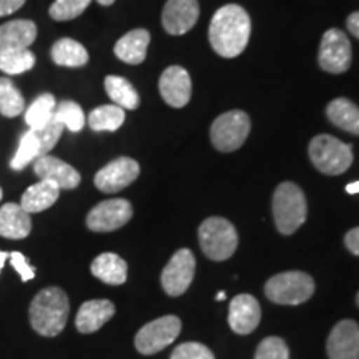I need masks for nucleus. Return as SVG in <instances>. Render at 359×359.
Instances as JSON below:
<instances>
[{"mask_svg": "<svg viewBox=\"0 0 359 359\" xmlns=\"http://www.w3.org/2000/svg\"><path fill=\"white\" fill-rule=\"evenodd\" d=\"M55 97L52 93H43L30 103L29 109L24 111L25 123L29 130H39L47 125L55 114Z\"/></svg>", "mask_w": 359, "mask_h": 359, "instance_id": "27", "label": "nucleus"}, {"mask_svg": "<svg viewBox=\"0 0 359 359\" xmlns=\"http://www.w3.org/2000/svg\"><path fill=\"white\" fill-rule=\"evenodd\" d=\"M39 156H42V154H40V142L34 130H29V132L22 135L17 154L11 160V167L15 172H20L27 165L34 163Z\"/></svg>", "mask_w": 359, "mask_h": 359, "instance_id": "30", "label": "nucleus"}, {"mask_svg": "<svg viewBox=\"0 0 359 359\" xmlns=\"http://www.w3.org/2000/svg\"><path fill=\"white\" fill-rule=\"evenodd\" d=\"M35 65V55L29 48L25 50L0 52V70L7 75H20L32 70Z\"/></svg>", "mask_w": 359, "mask_h": 359, "instance_id": "31", "label": "nucleus"}, {"mask_svg": "<svg viewBox=\"0 0 359 359\" xmlns=\"http://www.w3.org/2000/svg\"><path fill=\"white\" fill-rule=\"evenodd\" d=\"M251 20L243 7L228 4L218 8L210 24L208 37L213 50L224 58L238 57L248 45Z\"/></svg>", "mask_w": 359, "mask_h": 359, "instance_id": "1", "label": "nucleus"}, {"mask_svg": "<svg viewBox=\"0 0 359 359\" xmlns=\"http://www.w3.org/2000/svg\"><path fill=\"white\" fill-rule=\"evenodd\" d=\"M309 158L325 175H343L353 165V148L331 135H318L309 143Z\"/></svg>", "mask_w": 359, "mask_h": 359, "instance_id": "5", "label": "nucleus"}, {"mask_svg": "<svg viewBox=\"0 0 359 359\" xmlns=\"http://www.w3.org/2000/svg\"><path fill=\"white\" fill-rule=\"evenodd\" d=\"M348 29L354 37L359 39V12H353L351 15L348 17Z\"/></svg>", "mask_w": 359, "mask_h": 359, "instance_id": "40", "label": "nucleus"}, {"mask_svg": "<svg viewBox=\"0 0 359 359\" xmlns=\"http://www.w3.org/2000/svg\"><path fill=\"white\" fill-rule=\"evenodd\" d=\"M255 359H290V349L281 338L269 336L258 344Z\"/></svg>", "mask_w": 359, "mask_h": 359, "instance_id": "34", "label": "nucleus"}, {"mask_svg": "<svg viewBox=\"0 0 359 359\" xmlns=\"http://www.w3.org/2000/svg\"><path fill=\"white\" fill-rule=\"evenodd\" d=\"M344 245H346V248L351 251L353 255L359 257V226L353 228V230H349L346 233V236H344Z\"/></svg>", "mask_w": 359, "mask_h": 359, "instance_id": "38", "label": "nucleus"}, {"mask_svg": "<svg viewBox=\"0 0 359 359\" xmlns=\"http://www.w3.org/2000/svg\"><path fill=\"white\" fill-rule=\"evenodd\" d=\"M34 132H35V135H37V138L40 142V154H42V156H43L57 145L58 140H60L62 132H64V127H62V125L58 123L55 118H52L50 122L45 125V127L34 130Z\"/></svg>", "mask_w": 359, "mask_h": 359, "instance_id": "35", "label": "nucleus"}, {"mask_svg": "<svg viewBox=\"0 0 359 359\" xmlns=\"http://www.w3.org/2000/svg\"><path fill=\"white\" fill-rule=\"evenodd\" d=\"M308 203L302 188L291 182H283L273 195V218L281 235H293L306 222Z\"/></svg>", "mask_w": 359, "mask_h": 359, "instance_id": "3", "label": "nucleus"}, {"mask_svg": "<svg viewBox=\"0 0 359 359\" xmlns=\"http://www.w3.org/2000/svg\"><path fill=\"white\" fill-rule=\"evenodd\" d=\"M25 111V98L11 79H0V114L15 118Z\"/></svg>", "mask_w": 359, "mask_h": 359, "instance_id": "29", "label": "nucleus"}, {"mask_svg": "<svg viewBox=\"0 0 359 359\" xmlns=\"http://www.w3.org/2000/svg\"><path fill=\"white\" fill-rule=\"evenodd\" d=\"M0 200H2V188H0Z\"/></svg>", "mask_w": 359, "mask_h": 359, "instance_id": "46", "label": "nucleus"}, {"mask_svg": "<svg viewBox=\"0 0 359 359\" xmlns=\"http://www.w3.org/2000/svg\"><path fill=\"white\" fill-rule=\"evenodd\" d=\"M8 255H11V253H7V251H0V271H2L4 264H6Z\"/></svg>", "mask_w": 359, "mask_h": 359, "instance_id": "42", "label": "nucleus"}, {"mask_svg": "<svg viewBox=\"0 0 359 359\" xmlns=\"http://www.w3.org/2000/svg\"><path fill=\"white\" fill-rule=\"evenodd\" d=\"M140 175V165L128 156H120L95 175V187L103 193H118L132 185Z\"/></svg>", "mask_w": 359, "mask_h": 359, "instance_id": "12", "label": "nucleus"}, {"mask_svg": "<svg viewBox=\"0 0 359 359\" xmlns=\"http://www.w3.org/2000/svg\"><path fill=\"white\" fill-rule=\"evenodd\" d=\"M133 217V206L128 200H105L90 210L87 226L92 231L109 233L127 224Z\"/></svg>", "mask_w": 359, "mask_h": 359, "instance_id": "10", "label": "nucleus"}, {"mask_svg": "<svg viewBox=\"0 0 359 359\" xmlns=\"http://www.w3.org/2000/svg\"><path fill=\"white\" fill-rule=\"evenodd\" d=\"M251 122L248 114L241 110H231L219 115L212 125V143L217 150L230 154L240 148L248 138Z\"/></svg>", "mask_w": 359, "mask_h": 359, "instance_id": "7", "label": "nucleus"}, {"mask_svg": "<svg viewBox=\"0 0 359 359\" xmlns=\"http://www.w3.org/2000/svg\"><path fill=\"white\" fill-rule=\"evenodd\" d=\"M200 248L206 258L224 262L231 258L238 248V233L228 219L212 217L200 224Z\"/></svg>", "mask_w": 359, "mask_h": 359, "instance_id": "4", "label": "nucleus"}, {"mask_svg": "<svg viewBox=\"0 0 359 359\" xmlns=\"http://www.w3.org/2000/svg\"><path fill=\"white\" fill-rule=\"evenodd\" d=\"M90 2L92 0H55L48 8V13L57 22L74 20L79 15H82L85 8L90 6Z\"/></svg>", "mask_w": 359, "mask_h": 359, "instance_id": "33", "label": "nucleus"}, {"mask_svg": "<svg viewBox=\"0 0 359 359\" xmlns=\"http://www.w3.org/2000/svg\"><path fill=\"white\" fill-rule=\"evenodd\" d=\"M200 17L196 0H168L161 12V22L170 35H183L195 27Z\"/></svg>", "mask_w": 359, "mask_h": 359, "instance_id": "14", "label": "nucleus"}, {"mask_svg": "<svg viewBox=\"0 0 359 359\" xmlns=\"http://www.w3.org/2000/svg\"><path fill=\"white\" fill-rule=\"evenodd\" d=\"M32 230L30 213L20 205L6 203L0 208V236L8 240H24Z\"/></svg>", "mask_w": 359, "mask_h": 359, "instance_id": "20", "label": "nucleus"}, {"mask_svg": "<svg viewBox=\"0 0 359 359\" xmlns=\"http://www.w3.org/2000/svg\"><path fill=\"white\" fill-rule=\"evenodd\" d=\"M170 359H215V354L210 348L201 343H183L173 349Z\"/></svg>", "mask_w": 359, "mask_h": 359, "instance_id": "36", "label": "nucleus"}, {"mask_svg": "<svg viewBox=\"0 0 359 359\" xmlns=\"http://www.w3.org/2000/svg\"><path fill=\"white\" fill-rule=\"evenodd\" d=\"M34 172L40 180L55 183L60 190H74L80 185L82 177L72 165L52 155L39 156L34 161Z\"/></svg>", "mask_w": 359, "mask_h": 359, "instance_id": "16", "label": "nucleus"}, {"mask_svg": "<svg viewBox=\"0 0 359 359\" xmlns=\"http://www.w3.org/2000/svg\"><path fill=\"white\" fill-rule=\"evenodd\" d=\"M115 314V304L109 299H92L85 302L77 313L75 326L80 333H95Z\"/></svg>", "mask_w": 359, "mask_h": 359, "instance_id": "19", "label": "nucleus"}, {"mask_svg": "<svg viewBox=\"0 0 359 359\" xmlns=\"http://www.w3.org/2000/svg\"><path fill=\"white\" fill-rule=\"evenodd\" d=\"M196 262L188 248L178 250L161 273V286L170 296H182L195 278Z\"/></svg>", "mask_w": 359, "mask_h": 359, "instance_id": "11", "label": "nucleus"}, {"mask_svg": "<svg viewBox=\"0 0 359 359\" xmlns=\"http://www.w3.org/2000/svg\"><path fill=\"white\" fill-rule=\"evenodd\" d=\"M53 118L57 120L58 123L64 128H69L70 132L77 133L85 127V114L82 107L79 103L65 100L58 103L55 107V114H53Z\"/></svg>", "mask_w": 359, "mask_h": 359, "instance_id": "32", "label": "nucleus"}, {"mask_svg": "<svg viewBox=\"0 0 359 359\" xmlns=\"http://www.w3.org/2000/svg\"><path fill=\"white\" fill-rule=\"evenodd\" d=\"M69 311L70 303L65 291L50 286L40 291L30 303V325L39 334L53 338L64 331L69 320Z\"/></svg>", "mask_w": 359, "mask_h": 359, "instance_id": "2", "label": "nucleus"}, {"mask_svg": "<svg viewBox=\"0 0 359 359\" xmlns=\"http://www.w3.org/2000/svg\"><path fill=\"white\" fill-rule=\"evenodd\" d=\"M92 275L107 285L118 286L127 281V262L115 253H102L93 259Z\"/></svg>", "mask_w": 359, "mask_h": 359, "instance_id": "22", "label": "nucleus"}, {"mask_svg": "<svg viewBox=\"0 0 359 359\" xmlns=\"http://www.w3.org/2000/svg\"><path fill=\"white\" fill-rule=\"evenodd\" d=\"M160 95L173 109H183L191 98L190 74L180 65H172L160 77Z\"/></svg>", "mask_w": 359, "mask_h": 359, "instance_id": "15", "label": "nucleus"}, {"mask_svg": "<svg viewBox=\"0 0 359 359\" xmlns=\"http://www.w3.org/2000/svg\"><path fill=\"white\" fill-rule=\"evenodd\" d=\"M330 122L344 132L359 135V109L348 98H334L326 107Z\"/></svg>", "mask_w": 359, "mask_h": 359, "instance_id": "24", "label": "nucleus"}, {"mask_svg": "<svg viewBox=\"0 0 359 359\" xmlns=\"http://www.w3.org/2000/svg\"><path fill=\"white\" fill-rule=\"evenodd\" d=\"M224 298H226V294H224V291H219V293L217 294V299H218V302H223Z\"/></svg>", "mask_w": 359, "mask_h": 359, "instance_id": "44", "label": "nucleus"}, {"mask_svg": "<svg viewBox=\"0 0 359 359\" xmlns=\"http://www.w3.org/2000/svg\"><path fill=\"white\" fill-rule=\"evenodd\" d=\"M8 258H11L12 266L15 268V271L20 275L22 281H30V280H34L35 269H34V266H30L29 259H27V258L24 257V255L20 253V251H12V253L8 255Z\"/></svg>", "mask_w": 359, "mask_h": 359, "instance_id": "37", "label": "nucleus"}, {"mask_svg": "<svg viewBox=\"0 0 359 359\" xmlns=\"http://www.w3.org/2000/svg\"><path fill=\"white\" fill-rule=\"evenodd\" d=\"M87 122L93 132H115L125 122V110L118 105H102L88 115Z\"/></svg>", "mask_w": 359, "mask_h": 359, "instance_id": "28", "label": "nucleus"}, {"mask_svg": "<svg viewBox=\"0 0 359 359\" xmlns=\"http://www.w3.org/2000/svg\"><path fill=\"white\" fill-rule=\"evenodd\" d=\"M52 60L60 67H82L88 62V52L74 39H60L52 47Z\"/></svg>", "mask_w": 359, "mask_h": 359, "instance_id": "25", "label": "nucleus"}, {"mask_svg": "<svg viewBox=\"0 0 359 359\" xmlns=\"http://www.w3.org/2000/svg\"><path fill=\"white\" fill-rule=\"evenodd\" d=\"M25 0H0V17L11 15L24 6Z\"/></svg>", "mask_w": 359, "mask_h": 359, "instance_id": "39", "label": "nucleus"}, {"mask_svg": "<svg viewBox=\"0 0 359 359\" xmlns=\"http://www.w3.org/2000/svg\"><path fill=\"white\" fill-rule=\"evenodd\" d=\"M351 42L339 29H330L323 35L320 45V67L330 74H343L351 65Z\"/></svg>", "mask_w": 359, "mask_h": 359, "instance_id": "9", "label": "nucleus"}, {"mask_svg": "<svg viewBox=\"0 0 359 359\" xmlns=\"http://www.w3.org/2000/svg\"><path fill=\"white\" fill-rule=\"evenodd\" d=\"M105 90L115 105L122 107L123 110H137L140 105V97L132 83L127 79L109 75L105 79Z\"/></svg>", "mask_w": 359, "mask_h": 359, "instance_id": "26", "label": "nucleus"}, {"mask_svg": "<svg viewBox=\"0 0 359 359\" xmlns=\"http://www.w3.org/2000/svg\"><path fill=\"white\" fill-rule=\"evenodd\" d=\"M180 331H182L180 318L173 316V314L161 316L158 320L148 323L138 331L135 336V346H137L138 353L150 356V354L160 353L170 346L180 336Z\"/></svg>", "mask_w": 359, "mask_h": 359, "instance_id": "8", "label": "nucleus"}, {"mask_svg": "<svg viewBox=\"0 0 359 359\" xmlns=\"http://www.w3.org/2000/svg\"><path fill=\"white\" fill-rule=\"evenodd\" d=\"M98 4H100V6H105V7H109V6H111V4L115 2V0H97Z\"/></svg>", "mask_w": 359, "mask_h": 359, "instance_id": "43", "label": "nucleus"}, {"mask_svg": "<svg viewBox=\"0 0 359 359\" xmlns=\"http://www.w3.org/2000/svg\"><path fill=\"white\" fill-rule=\"evenodd\" d=\"M330 359H359V325L353 320H343L331 330L326 341Z\"/></svg>", "mask_w": 359, "mask_h": 359, "instance_id": "13", "label": "nucleus"}, {"mask_svg": "<svg viewBox=\"0 0 359 359\" xmlns=\"http://www.w3.org/2000/svg\"><path fill=\"white\" fill-rule=\"evenodd\" d=\"M37 39V25L32 20H12L0 25V52L25 50Z\"/></svg>", "mask_w": 359, "mask_h": 359, "instance_id": "18", "label": "nucleus"}, {"mask_svg": "<svg viewBox=\"0 0 359 359\" xmlns=\"http://www.w3.org/2000/svg\"><path fill=\"white\" fill-rule=\"evenodd\" d=\"M346 191L351 193V195H354V193H359V182L349 183V185L346 187Z\"/></svg>", "mask_w": 359, "mask_h": 359, "instance_id": "41", "label": "nucleus"}, {"mask_svg": "<svg viewBox=\"0 0 359 359\" xmlns=\"http://www.w3.org/2000/svg\"><path fill=\"white\" fill-rule=\"evenodd\" d=\"M148 45H150V34L145 29H135L125 34L115 43V55L128 65H140L147 58Z\"/></svg>", "mask_w": 359, "mask_h": 359, "instance_id": "21", "label": "nucleus"}, {"mask_svg": "<svg viewBox=\"0 0 359 359\" xmlns=\"http://www.w3.org/2000/svg\"><path fill=\"white\" fill-rule=\"evenodd\" d=\"M356 303H358V306H359V293H358V296H356Z\"/></svg>", "mask_w": 359, "mask_h": 359, "instance_id": "45", "label": "nucleus"}, {"mask_svg": "<svg viewBox=\"0 0 359 359\" xmlns=\"http://www.w3.org/2000/svg\"><path fill=\"white\" fill-rule=\"evenodd\" d=\"M60 195V188L55 183L48 182V180H40L22 195L20 206L27 213H40L43 210L50 208V206L58 200Z\"/></svg>", "mask_w": 359, "mask_h": 359, "instance_id": "23", "label": "nucleus"}, {"mask_svg": "<svg viewBox=\"0 0 359 359\" xmlns=\"http://www.w3.org/2000/svg\"><path fill=\"white\" fill-rule=\"evenodd\" d=\"M264 294L276 304L296 306L308 302L314 294V280L303 271H285L269 278L264 285Z\"/></svg>", "mask_w": 359, "mask_h": 359, "instance_id": "6", "label": "nucleus"}, {"mask_svg": "<svg viewBox=\"0 0 359 359\" xmlns=\"http://www.w3.org/2000/svg\"><path fill=\"white\" fill-rule=\"evenodd\" d=\"M262 320V308L251 294H238L231 299L228 325L236 334H250L257 330Z\"/></svg>", "mask_w": 359, "mask_h": 359, "instance_id": "17", "label": "nucleus"}]
</instances>
